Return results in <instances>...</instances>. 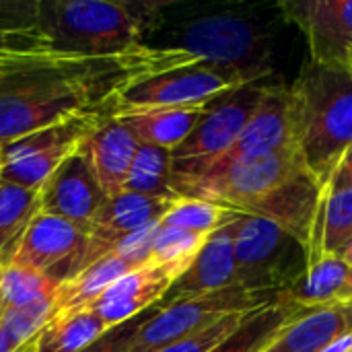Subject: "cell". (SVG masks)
Returning <instances> with one entry per match:
<instances>
[{
	"label": "cell",
	"instance_id": "36",
	"mask_svg": "<svg viewBox=\"0 0 352 352\" xmlns=\"http://www.w3.org/2000/svg\"><path fill=\"white\" fill-rule=\"evenodd\" d=\"M328 190H344V188H352V146L342 153V157L338 159L336 167L332 169L326 186Z\"/></svg>",
	"mask_w": 352,
	"mask_h": 352
},
{
	"label": "cell",
	"instance_id": "38",
	"mask_svg": "<svg viewBox=\"0 0 352 352\" xmlns=\"http://www.w3.org/2000/svg\"><path fill=\"white\" fill-rule=\"evenodd\" d=\"M342 258H344V260H346V262H349V264H351V266H352V241H351V243H349V245H346V250H344Z\"/></svg>",
	"mask_w": 352,
	"mask_h": 352
},
{
	"label": "cell",
	"instance_id": "30",
	"mask_svg": "<svg viewBox=\"0 0 352 352\" xmlns=\"http://www.w3.org/2000/svg\"><path fill=\"white\" fill-rule=\"evenodd\" d=\"M56 314V297L0 311V330L16 352L27 346Z\"/></svg>",
	"mask_w": 352,
	"mask_h": 352
},
{
	"label": "cell",
	"instance_id": "27",
	"mask_svg": "<svg viewBox=\"0 0 352 352\" xmlns=\"http://www.w3.org/2000/svg\"><path fill=\"white\" fill-rule=\"evenodd\" d=\"M39 212V190L0 184V268H6L33 217Z\"/></svg>",
	"mask_w": 352,
	"mask_h": 352
},
{
	"label": "cell",
	"instance_id": "40",
	"mask_svg": "<svg viewBox=\"0 0 352 352\" xmlns=\"http://www.w3.org/2000/svg\"><path fill=\"white\" fill-rule=\"evenodd\" d=\"M0 167H2V146H0Z\"/></svg>",
	"mask_w": 352,
	"mask_h": 352
},
{
	"label": "cell",
	"instance_id": "33",
	"mask_svg": "<svg viewBox=\"0 0 352 352\" xmlns=\"http://www.w3.org/2000/svg\"><path fill=\"white\" fill-rule=\"evenodd\" d=\"M250 314V311H248ZM248 314H231L223 320H219L217 324L192 334L190 338L186 340H179L167 349H161L157 352H208L210 349H214L221 340H225L243 320Z\"/></svg>",
	"mask_w": 352,
	"mask_h": 352
},
{
	"label": "cell",
	"instance_id": "5",
	"mask_svg": "<svg viewBox=\"0 0 352 352\" xmlns=\"http://www.w3.org/2000/svg\"><path fill=\"white\" fill-rule=\"evenodd\" d=\"M305 169L297 146L266 157L217 163L204 173L175 186L179 198H194L241 212L268 196L280 184Z\"/></svg>",
	"mask_w": 352,
	"mask_h": 352
},
{
	"label": "cell",
	"instance_id": "22",
	"mask_svg": "<svg viewBox=\"0 0 352 352\" xmlns=\"http://www.w3.org/2000/svg\"><path fill=\"white\" fill-rule=\"evenodd\" d=\"M206 107L208 105L159 107V109H146V111L120 116L118 120L126 126V130L136 138L138 144L173 151L192 134V130L204 116Z\"/></svg>",
	"mask_w": 352,
	"mask_h": 352
},
{
	"label": "cell",
	"instance_id": "4",
	"mask_svg": "<svg viewBox=\"0 0 352 352\" xmlns=\"http://www.w3.org/2000/svg\"><path fill=\"white\" fill-rule=\"evenodd\" d=\"M148 2L43 0L39 29L43 47L78 54H124L144 45Z\"/></svg>",
	"mask_w": 352,
	"mask_h": 352
},
{
	"label": "cell",
	"instance_id": "14",
	"mask_svg": "<svg viewBox=\"0 0 352 352\" xmlns=\"http://www.w3.org/2000/svg\"><path fill=\"white\" fill-rule=\"evenodd\" d=\"M173 202L175 200H159L134 192H122L113 198H107L87 229L89 248L85 254L82 270L111 254L122 239L138 233L148 225L161 223Z\"/></svg>",
	"mask_w": 352,
	"mask_h": 352
},
{
	"label": "cell",
	"instance_id": "16",
	"mask_svg": "<svg viewBox=\"0 0 352 352\" xmlns=\"http://www.w3.org/2000/svg\"><path fill=\"white\" fill-rule=\"evenodd\" d=\"M241 212L208 235L190 268L169 287L161 307L198 299L235 285V235Z\"/></svg>",
	"mask_w": 352,
	"mask_h": 352
},
{
	"label": "cell",
	"instance_id": "13",
	"mask_svg": "<svg viewBox=\"0 0 352 352\" xmlns=\"http://www.w3.org/2000/svg\"><path fill=\"white\" fill-rule=\"evenodd\" d=\"M105 200L107 196L91 171L89 161L78 151L68 157L41 186L39 212L87 231Z\"/></svg>",
	"mask_w": 352,
	"mask_h": 352
},
{
	"label": "cell",
	"instance_id": "3",
	"mask_svg": "<svg viewBox=\"0 0 352 352\" xmlns=\"http://www.w3.org/2000/svg\"><path fill=\"white\" fill-rule=\"evenodd\" d=\"M144 45L188 52L200 62L231 74L239 85L260 82L272 72L268 33L239 14H200L173 29H151L144 35Z\"/></svg>",
	"mask_w": 352,
	"mask_h": 352
},
{
	"label": "cell",
	"instance_id": "19",
	"mask_svg": "<svg viewBox=\"0 0 352 352\" xmlns=\"http://www.w3.org/2000/svg\"><path fill=\"white\" fill-rule=\"evenodd\" d=\"M138 146L136 138L113 116L103 120L82 142L80 153L107 198L126 192V179Z\"/></svg>",
	"mask_w": 352,
	"mask_h": 352
},
{
	"label": "cell",
	"instance_id": "9",
	"mask_svg": "<svg viewBox=\"0 0 352 352\" xmlns=\"http://www.w3.org/2000/svg\"><path fill=\"white\" fill-rule=\"evenodd\" d=\"M111 118V116H109ZM107 118L68 120L2 146L0 184H12L27 190H41L50 175L74 153L80 151L87 136Z\"/></svg>",
	"mask_w": 352,
	"mask_h": 352
},
{
	"label": "cell",
	"instance_id": "34",
	"mask_svg": "<svg viewBox=\"0 0 352 352\" xmlns=\"http://www.w3.org/2000/svg\"><path fill=\"white\" fill-rule=\"evenodd\" d=\"M159 309H161V305H155V307H151V309L138 314L136 318H132V320H128V322H124V324H120V326L107 330L103 336H99L95 342H91L87 349H82L80 352H128L130 351V346H132V342H134V338H136V334H138V330H140V328H142Z\"/></svg>",
	"mask_w": 352,
	"mask_h": 352
},
{
	"label": "cell",
	"instance_id": "12",
	"mask_svg": "<svg viewBox=\"0 0 352 352\" xmlns=\"http://www.w3.org/2000/svg\"><path fill=\"white\" fill-rule=\"evenodd\" d=\"M309 45L311 62L349 66L352 54V0H291L280 4Z\"/></svg>",
	"mask_w": 352,
	"mask_h": 352
},
{
	"label": "cell",
	"instance_id": "26",
	"mask_svg": "<svg viewBox=\"0 0 352 352\" xmlns=\"http://www.w3.org/2000/svg\"><path fill=\"white\" fill-rule=\"evenodd\" d=\"M299 311L283 305L272 303L260 309H254L245 316V320L214 349L208 352H262L268 344L295 320Z\"/></svg>",
	"mask_w": 352,
	"mask_h": 352
},
{
	"label": "cell",
	"instance_id": "41",
	"mask_svg": "<svg viewBox=\"0 0 352 352\" xmlns=\"http://www.w3.org/2000/svg\"><path fill=\"white\" fill-rule=\"evenodd\" d=\"M349 66L352 68V54H351V58H349Z\"/></svg>",
	"mask_w": 352,
	"mask_h": 352
},
{
	"label": "cell",
	"instance_id": "7",
	"mask_svg": "<svg viewBox=\"0 0 352 352\" xmlns=\"http://www.w3.org/2000/svg\"><path fill=\"white\" fill-rule=\"evenodd\" d=\"M264 87L262 82L243 85L208 103L192 134L171 151L173 188L206 171L235 144L252 120Z\"/></svg>",
	"mask_w": 352,
	"mask_h": 352
},
{
	"label": "cell",
	"instance_id": "28",
	"mask_svg": "<svg viewBox=\"0 0 352 352\" xmlns=\"http://www.w3.org/2000/svg\"><path fill=\"white\" fill-rule=\"evenodd\" d=\"M126 192L159 200H177L171 171V151L140 144L126 179Z\"/></svg>",
	"mask_w": 352,
	"mask_h": 352
},
{
	"label": "cell",
	"instance_id": "37",
	"mask_svg": "<svg viewBox=\"0 0 352 352\" xmlns=\"http://www.w3.org/2000/svg\"><path fill=\"white\" fill-rule=\"evenodd\" d=\"M0 352H14L10 349V344H8V340L4 338V334H2V330H0Z\"/></svg>",
	"mask_w": 352,
	"mask_h": 352
},
{
	"label": "cell",
	"instance_id": "31",
	"mask_svg": "<svg viewBox=\"0 0 352 352\" xmlns=\"http://www.w3.org/2000/svg\"><path fill=\"white\" fill-rule=\"evenodd\" d=\"M237 212L221 208L217 204L204 202V200H194V198H177L167 214L163 217L161 225L163 227H173V229H184L200 235H210L219 227H223L227 221H231Z\"/></svg>",
	"mask_w": 352,
	"mask_h": 352
},
{
	"label": "cell",
	"instance_id": "15",
	"mask_svg": "<svg viewBox=\"0 0 352 352\" xmlns=\"http://www.w3.org/2000/svg\"><path fill=\"white\" fill-rule=\"evenodd\" d=\"M293 146H297V144H295L291 89L287 85H266L264 95H262L252 120L243 128L241 136L217 163L266 157V155L287 151ZM217 163H212V165H217Z\"/></svg>",
	"mask_w": 352,
	"mask_h": 352
},
{
	"label": "cell",
	"instance_id": "2",
	"mask_svg": "<svg viewBox=\"0 0 352 352\" xmlns=\"http://www.w3.org/2000/svg\"><path fill=\"white\" fill-rule=\"evenodd\" d=\"M289 89L297 151L305 169L326 186L352 146V68L309 62Z\"/></svg>",
	"mask_w": 352,
	"mask_h": 352
},
{
	"label": "cell",
	"instance_id": "1",
	"mask_svg": "<svg viewBox=\"0 0 352 352\" xmlns=\"http://www.w3.org/2000/svg\"><path fill=\"white\" fill-rule=\"evenodd\" d=\"M198 62L188 52L151 45L103 56L50 47L2 52L0 146L68 120L109 118L130 85Z\"/></svg>",
	"mask_w": 352,
	"mask_h": 352
},
{
	"label": "cell",
	"instance_id": "35",
	"mask_svg": "<svg viewBox=\"0 0 352 352\" xmlns=\"http://www.w3.org/2000/svg\"><path fill=\"white\" fill-rule=\"evenodd\" d=\"M159 225L161 223H155V225H148L144 229H140L138 233L122 239L116 248H113V254L120 256L126 264H130L134 270L146 266L151 262V254H153V245H155V237H157V231H159Z\"/></svg>",
	"mask_w": 352,
	"mask_h": 352
},
{
	"label": "cell",
	"instance_id": "6",
	"mask_svg": "<svg viewBox=\"0 0 352 352\" xmlns=\"http://www.w3.org/2000/svg\"><path fill=\"white\" fill-rule=\"evenodd\" d=\"M307 250L274 223L241 214L235 235V285L280 295L307 270Z\"/></svg>",
	"mask_w": 352,
	"mask_h": 352
},
{
	"label": "cell",
	"instance_id": "39",
	"mask_svg": "<svg viewBox=\"0 0 352 352\" xmlns=\"http://www.w3.org/2000/svg\"><path fill=\"white\" fill-rule=\"evenodd\" d=\"M344 299H352V272H351V278H349V285H346V291H344ZM342 299V301H344Z\"/></svg>",
	"mask_w": 352,
	"mask_h": 352
},
{
	"label": "cell",
	"instance_id": "25",
	"mask_svg": "<svg viewBox=\"0 0 352 352\" xmlns=\"http://www.w3.org/2000/svg\"><path fill=\"white\" fill-rule=\"evenodd\" d=\"M134 268L126 264L120 256L113 252L105 258L97 260L95 264L80 270L76 276L64 280L56 293V314L60 311H72V309H85L91 303H95L116 280L132 272Z\"/></svg>",
	"mask_w": 352,
	"mask_h": 352
},
{
	"label": "cell",
	"instance_id": "20",
	"mask_svg": "<svg viewBox=\"0 0 352 352\" xmlns=\"http://www.w3.org/2000/svg\"><path fill=\"white\" fill-rule=\"evenodd\" d=\"M352 334V299L301 311L262 352H324Z\"/></svg>",
	"mask_w": 352,
	"mask_h": 352
},
{
	"label": "cell",
	"instance_id": "10",
	"mask_svg": "<svg viewBox=\"0 0 352 352\" xmlns=\"http://www.w3.org/2000/svg\"><path fill=\"white\" fill-rule=\"evenodd\" d=\"M243 87L231 74L212 68L204 62L159 72L130 85L116 101L113 116H128L159 107H192L208 105L210 101Z\"/></svg>",
	"mask_w": 352,
	"mask_h": 352
},
{
	"label": "cell",
	"instance_id": "29",
	"mask_svg": "<svg viewBox=\"0 0 352 352\" xmlns=\"http://www.w3.org/2000/svg\"><path fill=\"white\" fill-rule=\"evenodd\" d=\"M60 285L62 283L43 272L19 266L0 268V311L56 297Z\"/></svg>",
	"mask_w": 352,
	"mask_h": 352
},
{
	"label": "cell",
	"instance_id": "23",
	"mask_svg": "<svg viewBox=\"0 0 352 352\" xmlns=\"http://www.w3.org/2000/svg\"><path fill=\"white\" fill-rule=\"evenodd\" d=\"M352 241V188L322 190L311 241L309 264L326 256H342Z\"/></svg>",
	"mask_w": 352,
	"mask_h": 352
},
{
	"label": "cell",
	"instance_id": "17",
	"mask_svg": "<svg viewBox=\"0 0 352 352\" xmlns=\"http://www.w3.org/2000/svg\"><path fill=\"white\" fill-rule=\"evenodd\" d=\"M179 276L182 272L175 268L146 264L116 280L95 303L89 305V309L105 324L107 330H111L159 305Z\"/></svg>",
	"mask_w": 352,
	"mask_h": 352
},
{
	"label": "cell",
	"instance_id": "21",
	"mask_svg": "<svg viewBox=\"0 0 352 352\" xmlns=\"http://www.w3.org/2000/svg\"><path fill=\"white\" fill-rule=\"evenodd\" d=\"M352 266L342 256H326L307 266L303 276L278 295V303L295 309L309 311L344 299Z\"/></svg>",
	"mask_w": 352,
	"mask_h": 352
},
{
	"label": "cell",
	"instance_id": "11",
	"mask_svg": "<svg viewBox=\"0 0 352 352\" xmlns=\"http://www.w3.org/2000/svg\"><path fill=\"white\" fill-rule=\"evenodd\" d=\"M89 233L62 219L37 212L23 233L8 266L50 274L58 283L82 270Z\"/></svg>",
	"mask_w": 352,
	"mask_h": 352
},
{
	"label": "cell",
	"instance_id": "24",
	"mask_svg": "<svg viewBox=\"0 0 352 352\" xmlns=\"http://www.w3.org/2000/svg\"><path fill=\"white\" fill-rule=\"evenodd\" d=\"M107 332L105 324L89 309L54 314L43 330L16 352H80Z\"/></svg>",
	"mask_w": 352,
	"mask_h": 352
},
{
	"label": "cell",
	"instance_id": "8",
	"mask_svg": "<svg viewBox=\"0 0 352 352\" xmlns=\"http://www.w3.org/2000/svg\"><path fill=\"white\" fill-rule=\"evenodd\" d=\"M278 303V295L254 293L237 285L161 307L136 334L128 352H157L217 324L231 314H248ZM161 305V303H159Z\"/></svg>",
	"mask_w": 352,
	"mask_h": 352
},
{
	"label": "cell",
	"instance_id": "32",
	"mask_svg": "<svg viewBox=\"0 0 352 352\" xmlns=\"http://www.w3.org/2000/svg\"><path fill=\"white\" fill-rule=\"evenodd\" d=\"M208 235L184 231V229H173V227H163L159 225L151 262L153 266H169L179 270L182 274L190 268L202 245L206 243Z\"/></svg>",
	"mask_w": 352,
	"mask_h": 352
},
{
	"label": "cell",
	"instance_id": "18",
	"mask_svg": "<svg viewBox=\"0 0 352 352\" xmlns=\"http://www.w3.org/2000/svg\"><path fill=\"white\" fill-rule=\"evenodd\" d=\"M322 190L324 186L307 169H301L291 179L272 190L268 196L250 206L245 214L262 217L274 223L307 250L316 225Z\"/></svg>",
	"mask_w": 352,
	"mask_h": 352
}]
</instances>
